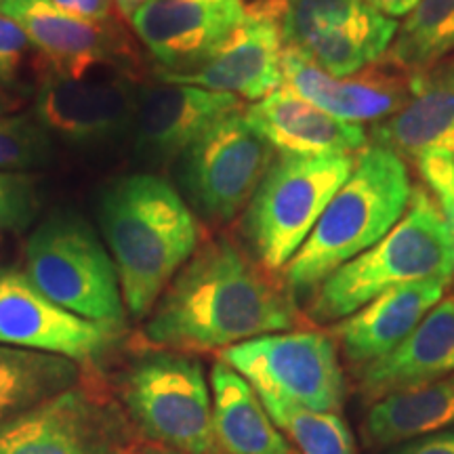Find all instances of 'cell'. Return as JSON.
<instances>
[{
    "label": "cell",
    "mask_w": 454,
    "mask_h": 454,
    "mask_svg": "<svg viewBox=\"0 0 454 454\" xmlns=\"http://www.w3.org/2000/svg\"><path fill=\"white\" fill-rule=\"evenodd\" d=\"M297 311L288 294L227 238L196 248L152 309L144 328L158 348L227 349L288 331Z\"/></svg>",
    "instance_id": "obj_1"
},
{
    "label": "cell",
    "mask_w": 454,
    "mask_h": 454,
    "mask_svg": "<svg viewBox=\"0 0 454 454\" xmlns=\"http://www.w3.org/2000/svg\"><path fill=\"white\" fill-rule=\"evenodd\" d=\"M99 231L116 265L124 308L133 317L154 309L196 253L200 230L177 187L154 173H133L104 187Z\"/></svg>",
    "instance_id": "obj_2"
},
{
    "label": "cell",
    "mask_w": 454,
    "mask_h": 454,
    "mask_svg": "<svg viewBox=\"0 0 454 454\" xmlns=\"http://www.w3.org/2000/svg\"><path fill=\"white\" fill-rule=\"evenodd\" d=\"M411 194L404 158L381 145L362 147L348 181L284 268L288 288L316 291L333 271L374 247L404 217Z\"/></svg>",
    "instance_id": "obj_3"
},
{
    "label": "cell",
    "mask_w": 454,
    "mask_h": 454,
    "mask_svg": "<svg viewBox=\"0 0 454 454\" xmlns=\"http://www.w3.org/2000/svg\"><path fill=\"white\" fill-rule=\"evenodd\" d=\"M452 276V244L444 219L429 192L417 185L404 217L389 234L316 288L309 316L316 322L343 320L391 288Z\"/></svg>",
    "instance_id": "obj_4"
},
{
    "label": "cell",
    "mask_w": 454,
    "mask_h": 454,
    "mask_svg": "<svg viewBox=\"0 0 454 454\" xmlns=\"http://www.w3.org/2000/svg\"><path fill=\"white\" fill-rule=\"evenodd\" d=\"M354 164L356 154H276L242 219L244 236L263 270L278 271L291 263Z\"/></svg>",
    "instance_id": "obj_5"
},
{
    "label": "cell",
    "mask_w": 454,
    "mask_h": 454,
    "mask_svg": "<svg viewBox=\"0 0 454 454\" xmlns=\"http://www.w3.org/2000/svg\"><path fill=\"white\" fill-rule=\"evenodd\" d=\"M24 274L64 309L122 331L127 308L116 265L98 231L78 215H53L32 231Z\"/></svg>",
    "instance_id": "obj_6"
},
{
    "label": "cell",
    "mask_w": 454,
    "mask_h": 454,
    "mask_svg": "<svg viewBox=\"0 0 454 454\" xmlns=\"http://www.w3.org/2000/svg\"><path fill=\"white\" fill-rule=\"evenodd\" d=\"M121 395L147 438L184 454H215L211 383L194 357L175 351L141 357L122 377Z\"/></svg>",
    "instance_id": "obj_7"
},
{
    "label": "cell",
    "mask_w": 454,
    "mask_h": 454,
    "mask_svg": "<svg viewBox=\"0 0 454 454\" xmlns=\"http://www.w3.org/2000/svg\"><path fill=\"white\" fill-rule=\"evenodd\" d=\"M276 154L242 107L215 122L179 156L177 192L192 213L225 223L248 207Z\"/></svg>",
    "instance_id": "obj_8"
},
{
    "label": "cell",
    "mask_w": 454,
    "mask_h": 454,
    "mask_svg": "<svg viewBox=\"0 0 454 454\" xmlns=\"http://www.w3.org/2000/svg\"><path fill=\"white\" fill-rule=\"evenodd\" d=\"M221 362L242 374L259 395L317 412H340L345 404L348 385L326 334H265L223 349Z\"/></svg>",
    "instance_id": "obj_9"
},
{
    "label": "cell",
    "mask_w": 454,
    "mask_h": 454,
    "mask_svg": "<svg viewBox=\"0 0 454 454\" xmlns=\"http://www.w3.org/2000/svg\"><path fill=\"white\" fill-rule=\"evenodd\" d=\"M139 84L121 72L70 78L41 72L34 118L51 137L99 147L130 137Z\"/></svg>",
    "instance_id": "obj_10"
},
{
    "label": "cell",
    "mask_w": 454,
    "mask_h": 454,
    "mask_svg": "<svg viewBox=\"0 0 454 454\" xmlns=\"http://www.w3.org/2000/svg\"><path fill=\"white\" fill-rule=\"evenodd\" d=\"M282 0L247 7L244 20L211 57L184 72H158V81L190 84L254 101L282 87Z\"/></svg>",
    "instance_id": "obj_11"
},
{
    "label": "cell",
    "mask_w": 454,
    "mask_h": 454,
    "mask_svg": "<svg viewBox=\"0 0 454 454\" xmlns=\"http://www.w3.org/2000/svg\"><path fill=\"white\" fill-rule=\"evenodd\" d=\"M122 446L116 412L78 385L0 425V454H121Z\"/></svg>",
    "instance_id": "obj_12"
},
{
    "label": "cell",
    "mask_w": 454,
    "mask_h": 454,
    "mask_svg": "<svg viewBox=\"0 0 454 454\" xmlns=\"http://www.w3.org/2000/svg\"><path fill=\"white\" fill-rule=\"evenodd\" d=\"M118 333L57 305L21 271L0 274V345L89 362L104 356Z\"/></svg>",
    "instance_id": "obj_13"
},
{
    "label": "cell",
    "mask_w": 454,
    "mask_h": 454,
    "mask_svg": "<svg viewBox=\"0 0 454 454\" xmlns=\"http://www.w3.org/2000/svg\"><path fill=\"white\" fill-rule=\"evenodd\" d=\"M242 107L234 95L190 84H141L129 137L133 154L147 168L170 167L215 122Z\"/></svg>",
    "instance_id": "obj_14"
},
{
    "label": "cell",
    "mask_w": 454,
    "mask_h": 454,
    "mask_svg": "<svg viewBox=\"0 0 454 454\" xmlns=\"http://www.w3.org/2000/svg\"><path fill=\"white\" fill-rule=\"evenodd\" d=\"M0 13L11 17L41 59V72L81 78L106 67L121 72L130 57L118 26L93 24L61 11L53 0H3Z\"/></svg>",
    "instance_id": "obj_15"
},
{
    "label": "cell",
    "mask_w": 454,
    "mask_h": 454,
    "mask_svg": "<svg viewBox=\"0 0 454 454\" xmlns=\"http://www.w3.org/2000/svg\"><path fill=\"white\" fill-rule=\"evenodd\" d=\"M244 13V0H144L129 24L160 72H184L211 57Z\"/></svg>",
    "instance_id": "obj_16"
},
{
    "label": "cell",
    "mask_w": 454,
    "mask_h": 454,
    "mask_svg": "<svg viewBox=\"0 0 454 454\" xmlns=\"http://www.w3.org/2000/svg\"><path fill=\"white\" fill-rule=\"evenodd\" d=\"M282 87L339 121L364 127V122L387 121L408 104L412 93V74L400 78L387 72L362 70L351 76L334 78L320 70L299 49L284 47Z\"/></svg>",
    "instance_id": "obj_17"
},
{
    "label": "cell",
    "mask_w": 454,
    "mask_h": 454,
    "mask_svg": "<svg viewBox=\"0 0 454 454\" xmlns=\"http://www.w3.org/2000/svg\"><path fill=\"white\" fill-rule=\"evenodd\" d=\"M244 116L278 154L354 156L366 147L362 124L339 121L286 87L244 107Z\"/></svg>",
    "instance_id": "obj_18"
},
{
    "label": "cell",
    "mask_w": 454,
    "mask_h": 454,
    "mask_svg": "<svg viewBox=\"0 0 454 454\" xmlns=\"http://www.w3.org/2000/svg\"><path fill=\"white\" fill-rule=\"evenodd\" d=\"M450 280H427L379 294L364 308L339 320L333 334L357 371L391 354L444 299Z\"/></svg>",
    "instance_id": "obj_19"
},
{
    "label": "cell",
    "mask_w": 454,
    "mask_h": 454,
    "mask_svg": "<svg viewBox=\"0 0 454 454\" xmlns=\"http://www.w3.org/2000/svg\"><path fill=\"white\" fill-rule=\"evenodd\" d=\"M374 145L414 162L425 152L454 158V55L412 74V93L400 112L372 127Z\"/></svg>",
    "instance_id": "obj_20"
},
{
    "label": "cell",
    "mask_w": 454,
    "mask_h": 454,
    "mask_svg": "<svg viewBox=\"0 0 454 454\" xmlns=\"http://www.w3.org/2000/svg\"><path fill=\"white\" fill-rule=\"evenodd\" d=\"M454 372V297L442 299L408 337L381 360L357 371L366 402Z\"/></svg>",
    "instance_id": "obj_21"
},
{
    "label": "cell",
    "mask_w": 454,
    "mask_h": 454,
    "mask_svg": "<svg viewBox=\"0 0 454 454\" xmlns=\"http://www.w3.org/2000/svg\"><path fill=\"white\" fill-rule=\"evenodd\" d=\"M211 395L215 435L227 454H293L253 385L221 360L211 371Z\"/></svg>",
    "instance_id": "obj_22"
},
{
    "label": "cell",
    "mask_w": 454,
    "mask_h": 454,
    "mask_svg": "<svg viewBox=\"0 0 454 454\" xmlns=\"http://www.w3.org/2000/svg\"><path fill=\"white\" fill-rule=\"evenodd\" d=\"M454 425V372L377 400L362 423L366 446L385 448Z\"/></svg>",
    "instance_id": "obj_23"
},
{
    "label": "cell",
    "mask_w": 454,
    "mask_h": 454,
    "mask_svg": "<svg viewBox=\"0 0 454 454\" xmlns=\"http://www.w3.org/2000/svg\"><path fill=\"white\" fill-rule=\"evenodd\" d=\"M397 32V21L377 9L364 7L328 30L311 36L301 53L334 78L351 76L387 55Z\"/></svg>",
    "instance_id": "obj_24"
},
{
    "label": "cell",
    "mask_w": 454,
    "mask_h": 454,
    "mask_svg": "<svg viewBox=\"0 0 454 454\" xmlns=\"http://www.w3.org/2000/svg\"><path fill=\"white\" fill-rule=\"evenodd\" d=\"M78 379V362L0 345V425L76 387Z\"/></svg>",
    "instance_id": "obj_25"
},
{
    "label": "cell",
    "mask_w": 454,
    "mask_h": 454,
    "mask_svg": "<svg viewBox=\"0 0 454 454\" xmlns=\"http://www.w3.org/2000/svg\"><path fill=\"white\" fill-rule=\"evenodd\" d=\"M450 55H454V0H421L397 24L385 57L406 74H419Z\"/></svg>",
    "instance_id": "obj_26"
},
{
    "label": "cell",
    "mask_w": 454,
    "mask_h": 454,
    "mask_svg": "<svg viewBox=\"0 0 454 454\" xmlns=\"http://www.w3.org/2000/svg\"><path fill=\"white\" fill-rule=\"evenodd\" d=\"M259 397L271 421L293 440L301 454H356L354 435L339 412H317L276 397Z\"/></svg>",
    "instance_id": "obj_27"
},
{
    "label": "cell",
    "mask_w": 454,
    "mask_h": 454,
    "mask_svg": "<svg viewBox=\"0 0 454 454\" xmlns=\"http://www.w3.org/2000/svg\"><path fill=\"white\" fill-rule=\"evenodd\" d=\"M368 4V0H282L284 47H303L311 36L343 24Z\"/></svg>",
    "instance_id": "obj_28"
},
{
    "label": "cell",
    "mask_w": 454,
    "mask_h": 454,
    "mask_svg": "<svg viewBox=\"0 0 454 454\" xmlns=\"http://www.w3.org/2000/svg\"><path fill=\"white\" fill-rule=\"evenodd\" d=\"M53 158V137L36 118L0 116V170H20L44 167Z\"/></svg>",
    "instance_id": "obj_29"
},
{
    "label": "cell",
    "mask_w": 454,
    "mask_h": 454,
    "mask_svg": "<svg viewBox=\"0 0 454 454\" xmlns=\"http://www.w3.org/2000/svg\"><path fill=\"white\" fill-rule=\"evenodd\" d=\"M417 167L427 185V192L438 204L442 219H444L454 259V158L438 150L425 152L417 160Z\"/></svg>",
    "instance_id": "obj_30"
},
{
    "label": "cell",
    "mask_w": 454,
    "mask_h": 454,
    "mask_svg": "<svg viewBox=\"0 0 454 454\" xmlns=\"http://www.w3.org/2000/svg\"><path fill=\"white\" fill-rule=\"evenodd\" d=\"M36 208L38 198L30 177L0 170V231L26 227Z\"/></svg>",
    "instance_id": "obj_31"
},
{
    "label": "cell",
    "mask_w": 454,
    "mask_h": 454,
    "mask_svg": "<svg viewBox=\"0 0 454 454\" xmlns=\"http://www.w3.org/2000/svg\"><path fill=\"white\" fill-rule=\"evenodd\" d=\"M32 43L26 32L7 15L0 13V87H13L20 81Z\"/></svg>",
    "instance_id": "obj_32"
},
{
    "label": "cell",
    "mask_w": 454,
    "mask_h": 454,
    "mask_svg": "<svg viewBox=\"0 0 454 454\" xmlns=\"http://www.w3.org/2000/svg\"><path fill=\"white\" fill-rule=\"evenodd\" d=\"M53 3L66 13L93 24H110L116 9V0H53Z\"/></svg>",
    "instance_id": "obj_33"
},
{
    "label": "cell",
    "mask_w": 454,
    "mask_h": 454,
    "mask_svg": "<svg viewBox=\"0 0 454 454\" xmlns=\"http://www.w3.org/2000/svg\"><path fill=\"white\" fill-rule=\"evenodd\" d=\"M391 454H454V429H444L425 438L406 442Z\"/></svg>",
    "instance_id": "obj_34"
},
{
    "label": "cell",
    "mask_w": 454,
    "mask_h": 454,
    "mask_svg": "<svg viewBox=\"0 0 454 454\" xmlns=\"http://www.w3.org/2000/svg\"><path fill=\"white\" fill-rule=\"evenodd\" d=\"M368 3H371V7L377 9L379 13L391 17V20H397V17H406L411 13L421 0H368Z\"/></svg>",
    "instance_id": "obj_35"
},
{
    "label": "cell",
    "mask_w": 454,
    "mask_h": 454,
    "mask_svg": "<svg viewBox=\"0 0 454 454\" xmlns=\"http://www.w3.org/2000/svg\"><path fill=\"white\" fill-rule=\"evenodd\" d=\"M141 4H144V0H116L118 13H121L124 20H130V17L135 15V11H137Z\"/></svg>",
    "instance_id": "obj_36"
},
{
    "label": "cell",
    "mask_w": 454,
    "mask_h": 454,
    "mask_svg": "<svg viewBox=\"0 0 454 454\" xmlns=\"http://www.w3.org/2000/svg\"><path fill=\"white\" fill-rule=\"evenodd\" d=\"M144 454H184V452L170 450V448H147Z\"/></svg>",
    "instance_id": "obj_37"
},
{
    "label": "cell",
    "mask_w": 454,
    "mask_h": 454,
    "mask_svg": "<svg viewBox=\"0 0 454 454\" xmlns=\"http://www.w3.org/2000/svg\"><path fill=\"white\" fill-rule=\"evenodd\" d=\"M7 107H9L7 99H4V95L0 93V116H4V110H7Z\"/></svg>",
    "instance_id": "obj_38"
},
{
    "label": "cell",
    "mask_w": 454,
    "mask_h": 454,
    "mask_svg": "<svg viewBox=\"0 0 454 454\" xmlns=\"http://www.w3.org/2000/svg\"><path fill=\"white\" fill-rule=\"evenodd\" d=\"M0 4H3V0H0Z\"/></svg>",
    "instance_id": "obj_39"
}]
</instances>
